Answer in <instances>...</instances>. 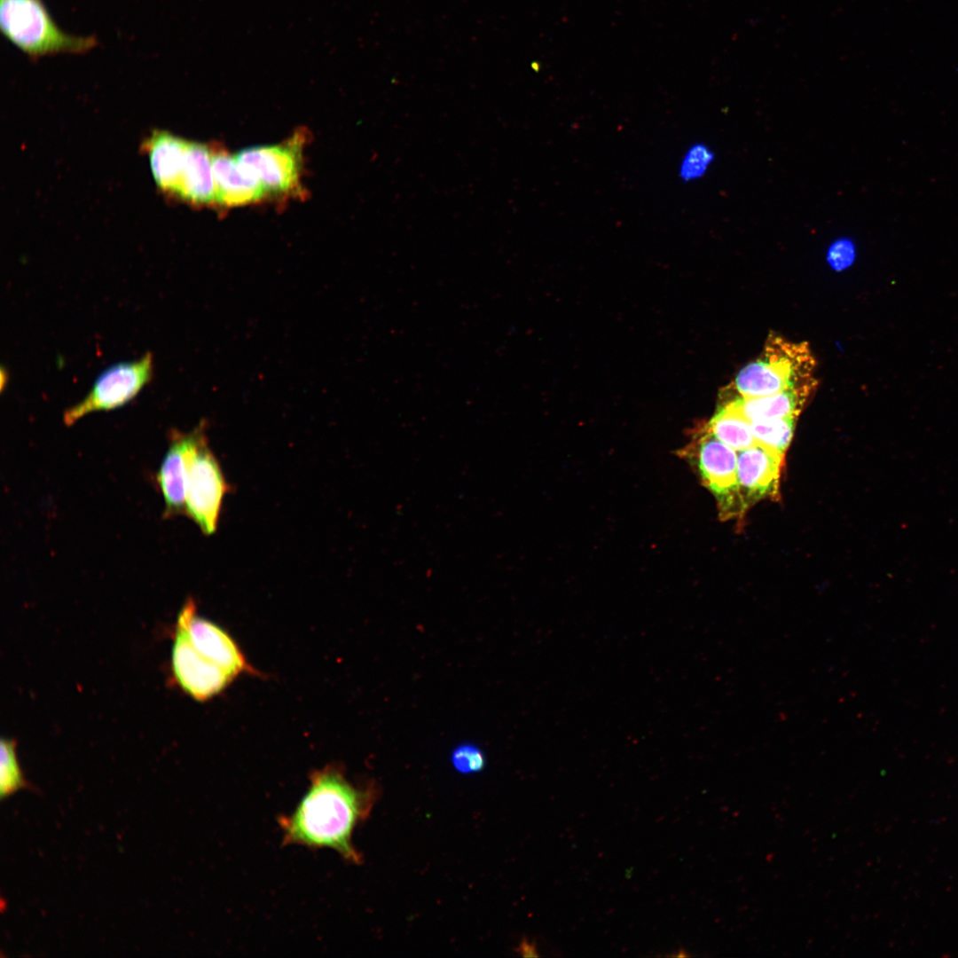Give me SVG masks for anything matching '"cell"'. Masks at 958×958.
<instances>
[{"instance_id": "ffe728a7", "label": "cell", "mask_w": 958, "mask_h": 958, "mask_svg": "<svg viewBox=\"0 0 958 958\" xmlns=\"http://www.w3.org/2000/svg\"><path fill=\"white\" fill-rule=\"evenodd\" d=\"M451 760L454 768L461 773H478L485 766L483 751L473 744H462L455 748Z\"/></svg>"}, {"instance_id": "44dd1931", "label": "cell", "mask_w": 958, "mask_h": 958, "mask_svg": "<svg viewBox=\"0 0 958 958\" xmlns=\"http://www.w3.org/2000/svg\"><path fill=\"white\" fill-rule=\"evenodd\" d=\"M856 258V246L853 240L848 237H841L834 240L828 248L827 260L828 264L836 271H842L850 267Z\"/></svg>"}, {"instance_id": "4fadbf2b", "label": "cell", "mask_w": 958, "mask_h": 958, "mask_svg": "<svg viewBox=\"0 0 958 958\" xmlns=\"http://www.w3.org/2000/svg\"><path fill=\"white\" fill-rule=\"evenodd\" d=\"M816 380L777 394L758 397H736L723 402L749 421L757 420L797 418L816 388Z\"/></svg>"}, {"instance_id": "7a4b0ae2", "label": "cell", "mask_w": 958, "mask_h": 958, "mask_svg": "<svg viewBox=\"0 0 958 958\" xmlns=\"http://www.w3.org/2000/svg\"><path fill=\"white\" fill-rule=\"evenodd\" d=\"M0 28L10 43L34 60L63 53L83 54L98 43L94 35L62 31L43 0H0Z\"/></svg>"}, {"instance_id": "2e32d148", "label": "cell", "mask_w": 958, "mask_h": 958, "mask_svg": "<svg viewBox=\"0 0 958 958\" xmlns=\"http://www.w3.org/2000/svg\"><path fill=\"white\" fill-rule=\"evenodd\" d=\"M703 426L717 439L736 452L757 444L750 421L725 404H719L715 414Z\"/></svg>"}, {"instance_id": "7c38bea8", "label": "cell", "mask_w": 958, "mask_h": 958, "mask_svg": "<svg viewBox=\"0 0 958 958\" xmlns=\"http://www.w3.org/2000/svg\"><path fill=\"white\" fill-rule=\"evenodd\" d=\"M216 202L241 206L262 200L267 193L257 178L237 160L224 153L213 154Z\"/></svg>"}, {"instance_id": "8fae6325", "label": "cell", "mask_w": 958, "mask_h": 958, "mask_svg": "<svg viewBox=\"0 0 958 958\" xmlns=\"http://www.w3.org/2000/svg\"><path fill=\"white\" fill-rule=\"evenodd\" d=\"M784 456L758 443L737 452V479L746 511L760 500L780 498Z\"/></svg>"}, {"instance_id": "ac0fdd59", "label": "cell", "mask_w": 958, "mask_h": 958, "mask_svg": "<svg viewBox=\"0 0 958 958\" xmlns=\"http://www.w3.org/2000/svg\"><path fill=\"white\" fill-rule=\"evenodd\" d=\"M15 747V741L2 738L0 764V797L2 799L28 786L18 763Z\"/></svg>"}, {"instance_id": "52a82bcc", "label": "cell", "mask_w": 958, "mask_h": 958, "mask_svg": "<svg viewBox=\"0 0 958 958\" xmlns=\"http://www.w3.org/2000/svg\"><path fill=\"white\" fill-rule=\"evenodd\" d=\"M206 428L202 420L188 433L176 428L169 433V448L156 475L164 500V518L185 514L190 465L196 449L207 439Z\"/></svg>"}, {"instance_id": "d6986e66", "label": "cell", "mask_w": 958, "mask_h": 958, "mask_svg": "<svg viewBox=\"0 0 958 958\" xmlns=\"http://www.w3.org/2000/svg\"><path fill=\"white\" fill-rule=\"evenodd\" d=\"M715 161L714 151L703 142L692 144L685 152L679 166V177L684 183L701 179Z\"/></svg>"}, {"instance_id": "5b68a950", "label": "cell", "mask_w": 958, "mask_h": 958, "mask_svg": "<svg viewBox=\"0 0 958 958\" xmlns=\"http://www.w3.org/2000/svg\"><path fill=\"white\" fill-rule=\"evenodd\" d=\"M153 357L146 352L137 360L120 362L104 370L88 394L67 409L63 421L70 426L89 413L109 411L131 401L153 379Z\"/></svg>"}, {"instance_id": "9c48e42d", "label": "cell", "mask_w": 958, "mask_h": 958, "mask_svg": "<svg viewBox=\"0 0 958 958\" xmlns=\"http://www.w3.org/2000/svg\"><path fill=\"white\" fill-rule=\"evenodd\" d=\"M301 142L295 136L285 144L242 150L236 158L257 178L266 193H290L300 185Z\"/></svg>"}, {"instance_id": "7402d4cb", "label": "cell", "mask_w": 958, "mask_h": 958, "mask_svg": "<svg viewBox=\"0 0 958 958\" xmlns=\"http://www.w3.org/2000/svg\"><path fill=\"white\" fill-rule=\"evenodd\" d=\"M520 952L524 956H538V954L537 953L536 946L534 944H532V943L528 942L527 939H524L522 942Z\"/></svg>"}, {"instance_id": "30bf717a", "label": "cell", "mask_w": 958, "mask_h": 958, "mask_svg": "<svg viewBox=\"0 0 958 958\" xmlns=\"http://www.w3.org/2000/svg\"><path fill=\"white\" fill-rule=\"evenodd\" d=\"M177 622L184 625L190 641L198 651L235 678L240 674L258 673L226 631L197 616L196 605L192 598L184 604Z\"/></svg>"}, {"instance_id": "e0dca14e", "label": "cell", "mask_w": 958, "mask_h": 958, "mask_svg": "<svg viewBox=\"0 0 958 958\" xmlns=\"http://www.w3.org/2000/svg\"><path fill=\"white\" fill-rule=\"evenodd\" d=\"M797 418H780L750 421L757 443L785 454L792 440Z\"/></svg>"}, {"instance_id": "8992f818", "label": "cell", "mask_w": 958, "mask_h": 958, "mask_svg": "<svg viewBox=\"0 0 958 958\" xmlns=\"http://www.w3.org/2000/svg\"><path fill=\"white\" fill-rule=\"evenodd\" d=\"M230 491L231 486L207 438L192 458L185 511L205 535L216 531L223 499Z\"/></svg>"}, {"instance_id": "6da1fadb", "label": "cell", "mask_w": 958, "mask_h": 958, "mask_svg": "<svg viewBox=\"0 0 958 958\" xmlns=\"http://www.w3.org/2000/svg\"><path fill=\"white\" fill-rule=\"evenodd\" d=\"M375 797L373 788L355 786L340 766L317 770L293 813L278 820L282 844L328 848L345 860L359 864L361 855L353 845V832L369 815Z\"/></svg>"}, {"instance_id": "3957f363", "label": "cell", "mask_w": 958, "mask_h": 958, "mask_svg": "<svg viewBox=\"0 0 958 958\" xmlns=\"http://www.w3.org/2000/svg\"><path fill=\"white\" fill-rule=\"evenodd\" d=\"M816 361L806 342L770 334L760 356L744 366L734 385L742 397L777 394L812 379Z\"/></svg>"}, {"instance_id": "ba28073f", "label": "cell", "mask_w": 958, "mask_h": 958, "mask_svg": "<svg viewBox=\"0 0 958 958\" xmlns=\"http://www.w3.org/2000/svg\"><path fill=\"white\" fill-rule=\"evenodd\" d=\"M172 671L180 687L198 701L220 694L235 679L190 641L185 628L177 622L171 656Z\"/></svg>"}, {"instance_id": "277c9868", "label": "cell", "mask_w": 958, "mask_h": 958, "mask_svg": "<svg viewBox=\"0 0 958 958\" xmlns=\"http://www.w3.org/2000/svg\"><path fill=\"white\" fill-rule=\"evenodd\" d=\"M716 499L718 516L724 521L742 519L744 508L737 479V453L717 439L704 426L692 434L678 452Z\"/></svg>"}, {"instance_id": "5bb4252c", "label": "cell", "mask_w": 958, "mask_h": 958, "mask_svg": "<svg viewBox=\"0 0 958 958\" xmlns=\"http://www.w3.org/2000/svg\"><path fill=\"white\" fill-rule=\"evenodd\" d=\"M177 195L193 203L216 202L213 153L205 145L187 143Z\"/></svg>"}, {"instance_id": "9a60e30c", "label": "cell", "mask_w": 958, "mask_h": 958, "mask_svg": "<svg viewBox=\"0 0 958 958\" xmlns=\"http://www.w3.org/2000/svg\"><path fill=\"white\" fill-rule=\"evenodd\" d=\"M187 143L167 132H155L148 141L151 170L157 185L165 192L177 194Z\"/></svg>"}]
</instances>
